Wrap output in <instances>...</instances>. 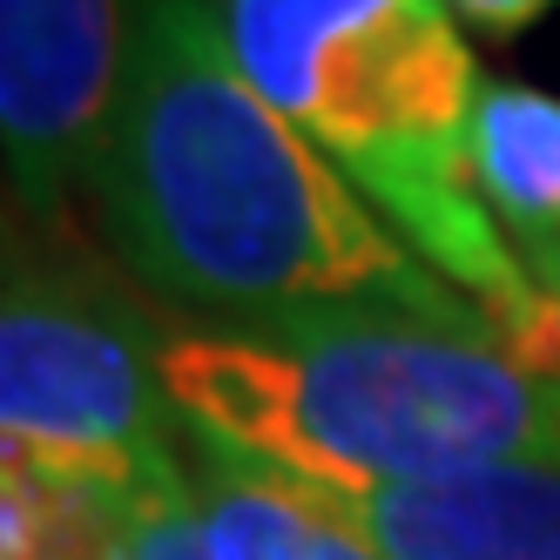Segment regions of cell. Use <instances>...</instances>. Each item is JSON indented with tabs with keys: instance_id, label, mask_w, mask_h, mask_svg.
Masks as SVG:
<instances>
[{
	"instance_id": "6da1fadb",
	"label": "cell",
	"mask_w": 560,
	"mask_h": 560,
	"mask_svg": "<svg viewBox=\"0 0 560 560\" xmlns=\"http://www.w3.org/2000/svg\"><path fill=\"white\" fill-rule=\"evenodd\" d=\"M89 189L115 257L210 325L304 311L487 325L236 68L210 0H136L122 102Z\"/></svg>"
},
{
	"instance_id": "7a4b0ae2",
	"label": "cell",
	"mask_w": 560,
	"mask_h": 560,
	"mask_svg": "<svg viewBox=\"0 0 560 560\" xmlns=\"http://www.w3.org/2000/svg\"><path fill=\"white\" fill-rule=\"evenodd\" d=\"M163 385L189 439L338 500L560 453V365L406 311L189 325L163 338Z\"/></svg>"
},
{
	"instance_id": "3957f363",
	"label": "cell",
	"mask_w": 560,
	"mask_h": 560,
	"mask_svg": "<svg viewBox=\"0 0 560 560\" xmlns=\"http://www.w3.org/2000/svg\"><path fill=\"white\" fill-rule=\"evenodd\" d=\"M236 68L345 170V183L487 311L513 345L560 365V311L472 189V108L487 74L446 0H210Z\"/></svg>"
},
{
	"instance_id": "277c9868",
	"label": "cell",
	"mask_w": 560,
	"mask_h": 560,
	"mask_svg": "<svg viewBox=\"0 0 560 560\" xmlns=\"http://www.w3.org/2000/svg\"><path fill=\"white\" fill-rule=\"evenodd\" d=\"M183 453L163 338L74 264L14 250L0 298V459L95 500H129L183 472Z\"/></svg>"
},
{
	"instance_id": "5b68a950",
	"label": "cell",
	"mask_w": 560,
	"mask_h": 560,
	"mask_svg": "<svg viewBox=\"0 0 560 560\" xmlns=\"http://www.w3.org/2000/svg\"><path fill=\"white\" fill-rule=\"evenodd\" d=\"M129 34V0H0V155L27 217H55L95 183Z\"/></svg>"
},
{
	"instance_id": "8992f818",
	"label": "cell",
	"mask_w": 560,
	"mask_h": 560,
	"mask_svg": "<svg viewBox=\"0 0 560 560\" xmlns=\"http://www.w3.org/2000/svg\"><path fill=\"white\" fill-rule=\"evenodd\" d=\"M338 506L385 560H560V453L345 493Z\"/></svg>"
},
{
	"instance_id": "52a82bcc",
	"label": "cell",
	"mask_w": 560,
	"mask_h": 560,
	"mask_svg": "<svg viewBox=\"0 0 560 560\" xmlns=\"http://www.w3.org/2000/svg\"><path fill=\"white\" fill-rule=\"evenodd\" d=\"M472 189L527 270V284L560 311V95L534 82L479 89Z\"/></svg>"
},
{
	"instance_id": "ba28073f",
	"label": "cell",
	"mask_w": 560,
	"mask_h": 560,
	"mask_svg": "<svg viewBox=\"0 0 560 560\" xmlns=\"http://www.w3.org/2000/svg\"><path fill=\"white\" fill-rule=\"evenodd\" d=\"M183 472L217 560H385L351 527V513L317 487L257 472L203 439H189Z\"/></svg>"
},
{
	"instance_id": "9c48e42d",
	"label": "cell",
	"mask_w": 560,
	"mask_h": 560,
	"mask_svg": "<svg viewBox=\"0 0 560 560\" xmlns=\"http://www.w3.org/2000/svg\"><path fill=\"white\" fill-rule=\"evenodd\" d=\"M115 540H122V560H217L203 513L189 500V472H170L155 487L115 500Z\"/></svg>"
},
{
	"instance_id": "30bf717a",
	"label": "cell",
	"mask_w": 560,
	"mask_h": 560,
	"mask_svg": "<svg viewBox=\"0 0 560 560\" xmlns=\"http://www.w3.org/2000/svg\"><path fill=\"white\" fill-rule=\"evenodd\" d=\"M446 8L459 14V27L487 34V42H513V34H527L547 8H560V0H446Z\"/></svg>"
}]
</instances>
